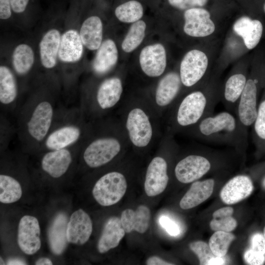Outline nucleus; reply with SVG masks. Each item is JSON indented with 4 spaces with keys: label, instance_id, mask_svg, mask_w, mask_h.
Wrapping results in <instances>:
<instances>
[{
    "label": "nucleus",
    "instance_id": "13",
    "mask_svg": "<svg viewBox=\"0 0 265 265\" xmlns=\"http://www.w3.org/2000/svg\"><path fill=\"white\" fill-rule=\"evenodd\" d=\"M258 81L256 79H247L237 109L236 116L246 129L253 124L257 116Z\"/></svg>",
    "mask_w": 265,
    "mask_h": 265
},
{
    "label": "nucleus",
    "instance_id": "4",
    "mask_svg": "<svg viewBox=\"0 0 265 265\" xmlns=\"http://www.w3.org/2000/svg\"><path fill=\"white\" fill-rule=\"evenodd\" d=\"M219 101L220 92L212 84L189 93L175 104L171 121L173 130L187 131L194 127L213 114Z\"/></svg>",
    "mask_w": 265,
    "mask_h": 265
},
{
    "label": "nucleus",
    "instance_id": "37",
    "mask_svg": "<svg viewBox=\"0 0 265 265\" xmlns=\"http://www.w3.org/2000/svg\"><path fill=\"white\" fill-rule=\"evenodd\" d=\"M1 150L5 149L10 143L14 133H16V127L12 125L6 115L1 112L0 117Z\"/></svg>",
    "mask_w": 265,
    "mask_h": 265
},
{
    "label": "nucleus",
    "instance_id": "28",
    "mask_svg": "<svg viewBox=\"0 0 265 265\" xmlns=\"http://www.w3.org/2000/svg\"><path fill=\"white\" fill-rule=\"evenodd\" d=\"M59 32L55 29L49 30L40 43V54L42 65L51 69L56 63V58L60 42Z\"/></svg>",
    "mask_w": 265,
    "mask_h": 265
},
{
    "label": "nucleus",
    "instance_id": "24",
    "mask_svg": "<svg viewBox=\"0 0 265 265\" xmlns=\"http://www.w3.org/2000/svg\"><path fill=\"white\" fill-rule=\"evenodd\" d=\"M151 218L150 209L144 205H140L134 211L126 209L121 213L122 225L127 233L133 231L143 234L149 228Z\"/></svg>",
    "mask_w": 265,
    "mask_h": 265
},
{
    "label": "nucleus",
    "instance_id": "50",
    "mask_svg": "<svg viewBox=\"0 0 265 265\" xmlns=\"http://www.w3.org/2000/svg\"><path fill=\"white\" fill-rule=\"evenodd\" d=\"M0 265H4V264H4V261H3V259L1 258V257H0Z\"/></svg>",
    "mask_w": 265,
    "mask_h": 265
},
{
    "label": "nucleus",
    "instance_id": "44",
    "mask_svg": "<svg viewBox=\"0 0 265 265\" xmlns=\"http://www.w3.org/2000/svg\"><path fill=\"white\" fill-rule=\"evenodd\" d=\"M10 0H0V18L7 19L11 15Z\"/></svg>",
    "mask_w": 265,
    "mask_h": 265
},
{
    "label": "nucleus",
    "instance_id": "19",
    "mask_svg": "<svg viewBox=\"0 0 265 265\" xmlns=\"http://www.w3.org/2000/svg\"><path fill=\"white\" fill-rule=\"evenodd\" d=\"M92 230L90 216L82 209H79L72 214L68 223V241L73 244L82 245L89 239Z\"/></svg>",
    "mask_w": 265,
    "mask_h": 265
},
{
    "label": "nucleus",
    "instance_id": "33",
    "mask_svg": "<svg viewBox=\"0 0 265 265\" xmlns=\"http://www.w3.org/2000/svg\"><path fill=\"white\" fill-rule=\"evenodd\" d=\"M234 210L227 207L219 209L212 214L213 219L210 222V227L214 231H221L230 232L237 226L236 219L232 215Z\"/></svg>",
    "mask_w": 265,
    "mask_h": 265
},
{
    "label": "nucleus",
    "instance_id": "30",
    "mask_svg": "<svg viewBox=\"0 0 265 265\" xmlns=\"http://www.w3.org/2000/svg\"><path fill=\"white\" fill-rule=\"evenodd\" d=\"M80 36L83 45L87 49L98 50L103 38V25L100 18L93 16L86 19L81 26Z\"/></svg>",
    "mask_w": 265,
    "mask_h": 265
},
{
    "label": "nucleus",
    "instance_id": "41",
    "mask_svg": "<svg viewBox=\"0 0 265 265\" xmlns=\"http://www.w3.org/2000/svg\"><path fill=\"white\" fill-rule=\"evenodd\" d=\"M159 221L160 225L170 235L176 236L180 234V229L178 225L168 217L162 216L160 217Z\"/></svg>",
    "mask_w": 265,
    "mask_h": 265
},
{
    "label": "nucleus",
    "instance_id": "42",
    "mask_svg": "<svg viewBox=\"0 0 265 265\" xmlns=\"http://www.w3.org/2000/svg\"><path fill=\"white\" fill-rule=\"evenodd\" d=\"M251 249L261 254H265V238L261 233L254 234L251 239Z\"/></svg>",
    "mask_w": 265,
    "mask_h": 265
},
{
    "label": "nucleus",
    "instance_id": "51",
    "mask_svg": "<svg viewBox=\"0 0 265 265\" xmlns=\"http://www.w3.org/2000/svg\"><path fill=\"white\" fill-rule=\"evenodd\" d=\"M263 186L265 188V177L264 178L263 181Z\"/></svg>",
    "mask_w": 265,
    "mask_h": 265
},
{
    "label": "nucleus",
    "instance_id": "27",
    "mask_svg": "<svg viewBox=\"0 0 265 265\" xmlns=\"http://www.w3.org/2000/svg\"><path fill=\"white\" fill-rule=\"evenodd\" d=\"M68 218L64 213H59L53 219L48 231L50 248L55 255L61 254L68 241L67 237Z\"/></svg>",
    "mask_w": 265,
    "mask_h": 265
},
{
    "label": "nucleus",
    "instance_id": "47",
    "mask_svg": "<svg viewBox=\"0 0 265 265\" xmlns=\"http://www.w3.org/2000/svg\"><path fill=\"white\" fill-rule=\"evenodd\" d=\"M225 263V259L224 257L215 256L209 262L208 265H224Z\"/></svg>",
    "mask_w": 265,
    "mask_h": 265
},
{
    "label": "nucleus",
    "instance_id": "26",
    "mask_svg": "<svg viewBox=\"0 0 265 265\" xmlns=\"http://www.w3.org/2000/svg\"><path fill=\"white\" fill-rule=\"evenodd\" d=\"M83 43L80 34L75 30L67 31L61 36L58 56L62 61L75 62L81 58Z\"/></svg>",
    "mask_w": 265,
    "mask_h": 265
},
{
    "label": "nucleus",
    "instance_id": "46",
    "mask_svg": "<svg viewBox=\"0 0 265 265\" xmlns=\"http://www.w3.org/2000/svg\"><path fill=\"white\" fill-rule=\"evenodd\" d=\"M146 265H172L173 264L165 261L158 256H152L146 261Z\"/></svg>",
    "mask_w": 265,
    "mask_h": 265
},
{
    "label": "nucleus",
    "instance_id": "6",
    "mask_svg": "<svg viewBox=\"0 0 265 265\" xmlns=\"http://www.w3.org/2000/svg\"><path fill=\"white\" fill-rule=\"evenodd\" d=\"M127 183L121 173L113 171L102 176L95 184L92 194L95 200L103 206L118 203L125 195Z\"/></svg>",
    "mask_w": 265,
    "mask_h": 265
},
{
    "label": "nucleus",
    "instance_id": "32",
    "mask_svg": "<svg viewBox=\"0 0 265 265\" xmlns=\"http://www.w3.org/2000/svg\"><path fill=\"white\" fill-rule=\"evenodd\" d=\"M22 195V190L19 182L12 176L0 175V201L4 204H10L19 200Z\"/></svg>",
    "mask_w": 265,
    "mask_h": 265
},
{
    "label": "nucleus",
    "instance_id": "29",
    "mask_svg": "<svg viewBox=\"0 0 265 265\" xmlns=\"http://www.w3.org/2000/svg\"><path fill=\"white\" fill-rule=\"evenodd\" d=\"M118 50L114 42L111 39L104 41L98 49L93 62V68L98 74L109 71L116 63Z\"/></svg>",
    "mask_w": 265,
    "mask_h": 265
},
{
    "label": "nucleus",
    "instance_id": "35",
    "mask_svg": "<svg viewBox=\"0 0 265 265\" xmlns=\"http://www.w3.org/2000/svg\"><path fill=\"white\" fill-rule=\"evenodd\" d=\"M146 28V23L142 20L133 23L122 43L124 52H131L141 43L145 37Z\"/></svg>",
    "mask_w": 265,
    "mask_h": 265
},
{
    "label": "nucleus",
    "instance_id": "15",
    "mask_svg": "<svg viewBox=\"0 0 265 265\" xmlns=\"http://www.w3.org/2000/svg\"><path fill=\"white\" fill-rule=\"evenodd\" d=\"M169 180L167 163L161 157H156L150 162L146 171L144 190L148 196L161 193L166 188Z\"/></svg>",
    "mask_w": 265,
    "mask_h": 265
},
{
    "label": "nucleus",
    "instance_id": "34",
    "mask_svg": "<svg viewBox=\"0 0 265 265\" xmlns=\"http://www.w3.org/2000/svg\"><path fill=\"white\" fill-rule=\"evenodd\" d=\"M143 14L141 4L136 0L126 2L116 7L115 15L121 22L126 23H134L140 20Z\"/></svg>",
    "mask_w": 265,
    "mask_h": 265
},
{
    "label": "nucleus",
    "instance_id": "2",
    "mask_svg": "<svg viewBox=\"0 0 265 265\" xmlns=\"http://www.w3.org/2000/svg\"><path fill=\"white\" fill-rule=\"evenodd\" d=\"M187 131L203 142L228 145L238 151H243L247 145V129L227 110L207 116Z\"/></svg>",
    "mask_w": 265,
    "mask_h": 265
},
{
    "label": "nucleus",
    "instance_id": "1",
    "mask_svg": "<svg viewBox=\"0 0 265 265\" xmlns=\"http://www.w3.org/2000/svg\"><path fill=\"white\" fill-rule=\"evenodd\" d=\"M57 108L53 98L41 94L30 97L20 106L15 127L24 150L39 151L52 126Z\"/></svg>",
    "mask_w": 265,
    "mask_h": 265
},
{
    "label": "nucleus",
    "instance_id": "38",
    "mask_svg": "<svg viewBox=\"0 0 265 265\" xmlns=\"http://www.w3.org/2000/svg\"><path fill=\"white\" fill-rule=\"evenodd\" d=\"M189 248L198 256L201 265H208L209 262L215 257L209 245L204 241H193L190 243Z\"/></svg>",
    "mask_w": 265,
    "mask_h": 265
},
{
    "label": "nucleus",
    "instance_id": "5",
    "mask_svg": "<svg viewBox=\"0 0 265 265\" xmlns=\"http://www.w3.org/2000/svg\"><path fill=\"white\" fill-rule=\"evenodd\" d=\"M92 134L90 132L84 138L80 149L84 162L90 168H98L111 161L120 153L121 144L118 138L107 131Z\"/></svg>",
    "mask_w": 265,
    "mask_h": 265
},
{
    "label": "nucleus",
    "instance_id": "17",
    "mask_svg": "<svg viewBox=\"0 0 265 265\" xmlns=\"http://www.w3.org/2000/svg\"><path fill=\"white\" fill-rule=\"evenodd\" d=\"M18 86L16 77L7 66L0 67V103L4 112H11L18 110Z\"/></svg>",
    "mask_w": 265,
    "mask_h": 265
},
{
    "label": "nucleus",
    "instance_id": "45",
    "mask_svg": "<svg viewBox=\"0 0 265 265\" xmlns=\"http://www.w3.org/2000/svg\"><path fill=\"white\" fill-rule=\"evenodd\" d=\"M28 1L29 0H10L12 9L18 13L25 10Z\"/></svg>",
    "mask_w": 265,
    "mask_h": 265
},
{
    "label": "nucleus",
    "instance_id": "39",
    "mask_svg": "<svg viewBox=\"0 0 265 265\" xmlns=\"http://www.w3.org/2000/svg\"><path fill=\"white\" fill-rule=\"evenodd\" d=\"M252 125L255 136L259 141H265V99L258 107L257 116Z\"/></svg>",
    "mask_w": 265,
    "mask_h": 265
},
{
    "label": "nucleus",
    "instance_id": "49",
    "mask_svg": "<svg viewBox=\"0 0 265 265\" xmlns=\"http://www.w3.org/2000/svg\"><path fill=\"white\" fill-rule=\"evenodd\" d=\"M7 265H26V263L20 259H12L8 261Z\"/></svg>",
    "mask_w": 265,
    "mask_h": 265
},
{
    "label": "nucleus",
    "instance_id": "12",
    "mask_svg": "<svg viewBox=\"0 0 265 265\" xmlns=\"http://www.w3.org/2000/svg\"><path fill=\"white\" fill-rule=\"evenodd\" d=\"M184 31L194 37H204L211 35L215 30V25L211 18V14L202 7L190 8L184 14Z\"/></svg>",
    "mask_w": 265,
    "mask_h": 265
},
{
    "label": "nucleus",
    "instance_id": "11",
    "mask_svg": "<svg viewBox=\"0 0 265 265\" xmlns=\"http://www.w3.org/2000/svg\"><path fill=\"white\" fill-rule=\"evenodd\" d=\"M82 141L66 148L44 151L41 160L42 170L53 178L63 176L73 162L74 152L80 147Z\"/></svg>",
    "mask_w": 265,
    "mask_h": 265
},
{
    "label": "nucleus",
    "instance_id": "9",
    "mask_svg": "<svg viewBox=\"0 0 265 265\" xmlns=\"http://www.w3.org/2000/svg\"><path fill=\"white\" fill-rule=\"evenodd\" d=\"M126 128L133 145L144 148L150 144L153 136L152 124L148 115L142 108L134 107L129 111Z\"/></svg>",
    "mask_w": 265,
    "mask_h": 265
},
{
    "label": "nucleus",
    "instance_id": "22",
    "mask_svg": "<svg viewBox=\"0 0 265 265\" xmlns=\"http://www.w3.org/2000/svg\"><path fill=\"white\" fill-rule=\"evenodd\" d=\"M233 30L242 38L246 47L251 50L259 43L263 34V27L259 20L243 16L235 22Z\"/></svg>",
    "mask_w": 265,
    "mask_h": 265
},
{
    "label": "nucleus",
    "instance_id": "31",
    "mask_svg": "<svg viewBox=\"0 0 265 265\" xmlns=\"http://www.w3.org/2000/svg\"><path fill=\"white\" fill-rule=\"evenodd\" d=\"M34 53L28 45L22 44L14 50L12 55V63L15 72L19 76L26 75L34 63Z\"/></svg>",
    "mask_w": 265,
    "mask_h": 265
},
{
    "label": "nucleus",
    "instance_id": "53",
    "mask_svg": "<svg viewBox=\"0 0 265 265\" xmlns=\"http://www.w3.org/2000/svg\"><path fill=\"white\" fill-rule=\"evenodd\" d=\"M264 235L265 238V227L264 229Z\"/></svg>",
    "mask_w": 265,
    "mask_h": 265
},
{
    "label": "nucleus",
    "instance_id": "3",
    "mask_svg": "<svg viewBox=\"0 0 265 265\" xmlns=\"http://www.w3.org/2000/svg\"><path fill=\"white\" fill-rule=\"evenodd\" d=\"M80 108L57 107L50 132L39 151L66 148L82 142L90 127Z\"/></svg>",
    "mask_w": 265,
    "mask_h": 265
},
{
    "label": "nucleus",
    "instance_id": "16",
    "mask_svg": "<svg viewBox=\"0 0 265 265\" xmlns=\"http://www.w3.org/2000/svg\"><path fill=\"white\" fill-rule=\"evenodd\" d=\"M139 63L143 72L150 77L161 75L166 66L164 47L157 43L144 47L139 55Z\"/></svg>",
    "mask_w": 265,
    "mask_h": 265
},
{
    "label": "nucleus",
    "instance_id": "23",
    "mask_svg": "<svg viewBox=\"0 0 265 265\" xmlns=\"http://www.w3.org/2000/svg\"><path fill=\"white\" fill-rule=\"evenodd\" d=\"M120 218L110 217L106 221L99 239L97 248L100 253H105L116 247L125 234Z\"/></svg>",
    "mask_w": 265,
    "mask_h": 265
},
{
    "label": "nucleus",
    "instance_id": "21",
    "mask_svg": "<svg viewBox=\"0 0 265 265\" xmlns=\"http://www.w3.org/2000/svg\"><path fill=\"white\" fill-rule=\"evenodd\" d=\"M179 74L171 72L165 75L157 86L155 101L161 108L166 107L175 101L182 85Z\"/></svg>",
    "mask_w": 265,
    "mask_h": 265
},
{
    "label": "nucleus",
    "instance_id": "52",
    "mask_svg": "<svg viewBox=\"0 0 265 265\" xmlns=\"http://www.w3.org/2000/svg\"><path fill=\"white\" fill-rule=\"evenodd\" d=\"M263 9H264V12L265 13V4L264 5Z\"/></svg>",
    "mask_w": 265,
    "mask_h": 265
},
{
    "label": "nucleus",
    "instance_id": "48",
    "mask_svg": "<svg viewBox=\"0 0 265 265\" xmlns=\"http://www.w3.org/2000/svg\"><path fill=\"white\" fill-rule=\"evenodd\" d=\"M35 264L36 265H53V263L50 259L48 258H41L36 261Z\"/></svg>",
    "mask_w": 265,
    "mask_h": 265
},
{
    "label": "nucleus",
    "instance_id": "36",
    "mask_svg": "<svg viewBox=\"0 0 265 265\" xmlns=\"http://www.w3.org/2000/svg\"><path fill=\"white\" fill-rule=\"evenodd\" d=\"M235 236L230 232L215 231L211 237L209 245L215 256L224 257Z\"/></svg>",
    "mask_w": 265,
    "mask_h": 265
},
{
    "label": "nucleus",
    "instance_id": "7",
    "mask_svg": "<svg viewBox=\"0 0 265 265\" xmlns=\"http://www.w3.org/2000/svg\"><path fill=\"white\" fill-rule=\"evenodd\" d=\"M208 58L203 52L193 49L188 52L180 65V76L182 84L186 88L197 85L205 77Z\"/></svg>",
    "mask_w": 265,
    "mask_h": 265
},
{
    "label": "nucleus",
    "instance_id": "18",
    "mask_svg": "<svg viewBox=\"0 0 265 265\" xmlns=\"http://www.w3.org/2000/svg\"><path fill=\"white\" fill-rule=\"evenodd\" d=\"M247 78L243 71L232 73L226 80L220 92V101L226 109L235 114Z\"/></svg>",
    "mask_w": 265,
    "mask_h": 265
},
{
    "label": "nucleus",
    "instance_id": "10",
    "mask_svg": "<svg viewBox=\"0 0 265 265\" xmlns=\"http://www.w3.org/2000/svg\"><path fill=\"white\" fill-rule=\"evenodd\" d=\"M122 92V83L119 78L112 77L104 80L98 88L94 104L82 111L85 117L89 113L100 114L113 107L120 100Z\"/></svg>",
    "mask_w": 265,
    "mask_h": 265
},
{
    "label": "nucleus",
    "instance_id": "40",
    "mask_svg": "<svg viewBox=\"0 0 265 265\" xmlns=\"http://www.w3.org/2000/svg\"><path fill=\"white\" fill-rule=\"evenodd\" d=\"M209 0H168L173 7L180 10H187L205 6Z\"/></svg>",
    "mask_w": 265,
    "mask_h": 265
},
{
    "label": "nucleus",
    "instance_id": "43",
    "mask_svg": "<svg viewBox=\"0 0 265 265\" xmlns=\"http://www.w3.org/2000/svg\"><path fill=\"white\" fill-rule=\"evenodd\" d=\"M244 258L248 264L251 265H263L265 261V255L255 252L251 248L245 252Z\"/></svg>",
    "mask_w": 265,
    "mask_h": 265
},
{
    "label": "nucleus",
    "instance_id": "20",
    "mask_svg": "<svg viewBox=\"0 0 265 265\" xmlns=\"http://www.w3.org/2000/svg\"><path fill=\"white\" fill-rule=\"evenodd\" d=\"M253 190L251 179L245 175L236 176L230 179L223 187L220 197L225 204L232 205L248 197Z\"/></svg>",
    "mask_w": 265,
    "mask_h": 265
},
{
    "label": "nucleus",
    "instance_id": "14",
    "mask_svg": "<svg viewBox=\"0 0 265 265\" xmlns=\"http://www.w3.org/2000/svg\"><path fill=\"white\" fill-rule=\"evenodd\" d=\"M40 228L37 219L25 215L20 220L18 230L17 241L21 250L27 255H33L41 247Z\"/></svg>",
    "mask_w": 265,
    "mask_h": 265
},
{
    "label": "nucleus",
    "instance_id": "25",
    "mask_svg": "<svg viewBox=\"0 0 265 265\" xmlns=\"http://www.w3.org/2000/svg\"><path fill=\"white\" fill-rule=\"evenodd\" d=\"M215 184L213 179L195 181L180 202L184 210L194 208L208 199L212 195Z\"/></svg>",
    "mask_w": 265,
    "mask_h": 265
},
{
    "label": "nucleus",
    "instance_id": "8",
    "mask_svg": "<svg viewBox=\"0 0 265 265\" xmlns=\"http://www.w3.org/2000/svg\"><path fill=\"white\" fill-rule=\"evenodd\" d=\"M205 153L189 154L181 159L175 166L174 172L180 182L188 184L195 181L212 168V161Z\"/></svg>",
    "mask_w": 265,
    "mask_h": 265
}]
</instances>
